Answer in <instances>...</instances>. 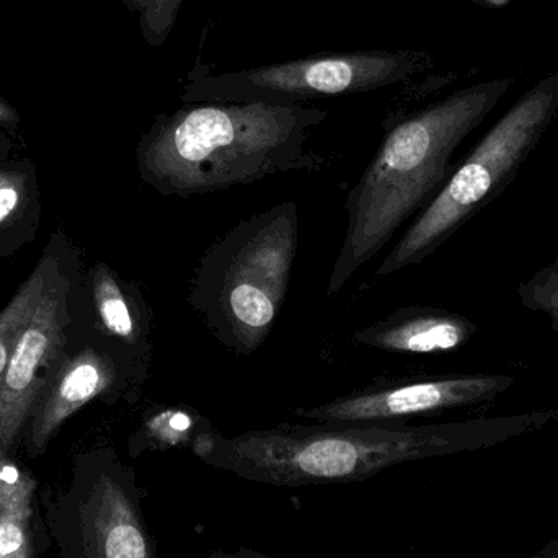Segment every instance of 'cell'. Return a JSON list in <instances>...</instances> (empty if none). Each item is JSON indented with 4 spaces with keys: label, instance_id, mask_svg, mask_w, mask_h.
Returning a JSON list of instances; mask_svg holds the SVG:
<instances>
[{
    "label": "cell",
    "instance_id": "cell-15",
    "mask_svg": "<svg viewBox=\"0 0 558 558\" xmlns=\"http://www.w3.org/2000/svg\"><path fill=\"white\" fill-rule=\"evenodd\" d=\"M518 295L524 307L546 315L558 333V258L523 282Z\"/></svg>",
    "mask_w": 558,
    "mask_h": 558
},
{
    "label": "cell",
    "instance_id": "cell-9",
    "mask_svg": "<svg viewBox=\"0 0 558 558\" xmlns=\"http://www.w3.org/2000/svg\"><path fill=\"white\" fill-rule=\"evenodd\" d=\"M513 384L514 377L504 374L407 380L369 387L322 405L298 409L294 413L299 418L325 425L400 423L412 416L497 399Z\"/></svg>",
    "mask_w": 558,
    "mask_h": 558
},
{
    "label": "cell",
    "instance_id": "cell-4",
    "mask_svg": "<svg viewBox=\"0 0 558 558\" xmlns=\"http://www.w3.org/2000/svg\"><path fill=\"white\" fill-rule=\"evenodd\" d=\"M299 245L291 199L232 226L196 264L189 305L226 350L251 356L264 347L291 284Z\"/></svg>",
    "mask_w": 558,
    "mask_h": 558
},
{
    "label": "cell",
    "instance_id": "cell-8",
    "mask_svg": "<svg viewBox=\"0 0 558 558\" xmlns=\"http://www.w3.org/2000/svg\"><path fill=\"white\" fill-rule=\"evenodd\" d=\"M68 292V278L56 265L0 387V459L12 458L43 389L61 364L69 325Z\"/></svg>",
    "mask_w": 558,
    "mask_h": 558
},
{
    "label": "cell",
    "instance_id": "cell-19",
    "mask_svg": "<svg viewBox=\"0 0 558 558\" xmlns=\"http://www.w3.org/2000/svg\"><path fill=\"white\" fill-rule=\"evenodd\" d=\"M16 120H19L16 111L0 98V123H13Z\"/></svg>",
    "mask_w": 558,
    "mask_h": 558
},
{
    "label": "cell",
    "instance_id": "cell-10",
    "mask_svg": "<svg viewBox=\"0 0 558 558\" xmlns=\"http://www.w3.org/2000/svg\"><path fill=\"white\" fill-rule=\"evenodd\" d=\"M120 377V361L95 348H85L71 360L61 361L26 426L29 454L33 458L43 454L59 428L82 407L110 392Z\"/></svg>",
    "mask_w": 558,
    "mask_h": 558
},
{
    "label": "cell",
    "instance_id": "cell-11",
    "mask_svg": "<svg viewBox=\"0 0 558 558\" xmlns=\"http://www.w3.org/2000/svg\"><path fill=\"white\" fill-rule=\"evenodd\" d=\"M477 325L456 312L436 307H403L387 317L354 331L357 347L373 348L393 354L448 353L468 343Z\"/></svg>",
    "mask_w": 558,
    "mask_h": 558
},
{
    "label": "cell",
    "instance_id": "cell-6",
    "mask_svg": "<svg viewBox=\"0 0 558 558\" xmlns=\"http://www.w3.org/2000/svg\"><path fill=\"white\" fill-rule=\"evenodd\" d=\"M45 513L59 558H156L136 474L117 456L78 462Z\"/></svg>",
    "mask_w": 558,
    "mask_h": 558
},
{
    "label": "cell",
    "instance_id": "cell-13",
    "mask_svg": "<svg viewBox=\"0 0 558 558\" xmlns=\"http://www.w3.org/2000/svg\"><path fill=\"white\" fill-rule=\"evenodd\" d=\"M95 311L108 337L120 341L130 350H144L150 333L147 305L126 291L123 282L107 267L98 265L92 278Z\"/></svg>",
    "mask_w": 558,
    "mask_h": 558
},
{
    "label": "cell",
    "instance_id": "cell-17",
    "mask_svg": "<svg viewBox=\"0 0 558 558\" xmlns=\"http://www.w3.org/2000/svg\"><path fill=\"white\" fill-rule=\"evenodd\" d=\"M25 195L22 173L0 172V225H5L22 209Z\"/></svg>",
    "mask_w": 558,
    "mask_h": 558
},
{
    "label": "cell",
    "instance_id": "cell-5",
    "mask_svg": "<svg viewBox=\"0 0 558 558\" xmlns=\"http://www.w3.org/2000/svg\"><path fill=\"white\" fill-rule=\"evenodd\" d=\"M558 108V75L524 95L454 169L380 262L374 279L422 264L507 189L531 156Z\"/></svg>",
    "mask_w": 558,
    "mask_h": 558
},
{
    "label": "cell",
    "instance_id": "cell-12",
    "mask_svg": "<svg viewBox=\"0 0 558 558\" xmlns=\"http://www.w3.org/2000/svg\"><path fill=\"white\" fill-rule=\"evenodd\" d=\"M46 539L38 481L12 458L0 459V558H38Z\"/></svg>",
    "mask_w": 558,
    "mask_h": 558
},
{
    "label": "cell",
    "instance_id": "cell-16",
    "mask_svg": "<svg viewBox=\"0 0 558 558\" xmlns=\"http://www.w3.org/2000/svg\"><path fill=\"white\" fill-rule=\"evenodd\" d=\"M131 9L141 13V25L147 41L162 43L169 35L182 0H126Z\"/></svg>",
    "mask_w": 558,
    "mask_h": 558
},
{
    "label": "cell",
    "instance_id": "cell-2",
    "mask_svg": "<svg viewBox=\"0 0 558 558\" xmlns=\"http://www.w3.org/2000/svg\"><path fill=\"white\" fill-rule=\"evenodd\" d=\"M510 81L487 82L410 114L387 131L347 196V231L328 277V295L376 258L400 228L448 182L452 154L494 110Z\"/></svg>",
    "mask_w": 558,
    "mask_h": 558
},
{
    "label": "cell",
    "instance_id": "cell-18",
    "mask_svg": "<svg viewBox=\"0 0 558 558\" xmlns=\"http://www.w3.org/2000/svg\"><path fill=\"white\" fill-rule=\"evenodd\" d=\"M205 558H275L260 553V550L251 549V547H241L235 550H213Z\"/></svg>",
    "mask_w": 558,
    "mask_h": 558
},
{
    "label": "cell",
    "instance_id": "cell-1",
    "mask_svg": "<svg viewBox=\"0 0 558 558\" xmlns=\"http://www.w3.org/2000/svg\"><path fill=\"white\" fill-rule=\"evenodd\" d=\"M328 111L308 105L195 101L160 114L141 141L140 172L163 196L206 195L268 177L318 172L308 149Z\"/></svg>",
    "mask_w": 558,
    "mask_h": 558
},
{
    "label": "cell",
    "instance_id": "cell-14",
    "mask_svg": "<svg viewBox=\"0 0 558 558\" xmlns=\"http://www.w3.org/2000/svg\"><path fill=\"white\" fill-rule=\"evenodd\" d=\"M56 265H58L56 258L46 257L20 286L7 307L0 312V387H2L13 350L22 338L23 331L28 327Z\"/></svg>",
    "mask_w": 558,
    "mask_h": 558
},
{
    "label": "cell",
    "instance_id": "cell-3",
    "mask_svg": "<svg viewBox=\"0 0 558 558\" xmlns=\"http://www.w3.org/2000/svg\"><path fill=\"white\" fill-rule=\"evenodd\" d=\"M469 425L403 423L279 425L222 436L206 428L193 436L196 459L245 481L271 487L353 484L403 462L458 449Z\"/></svg>",
    "mask_w": 558,
    "mask_h": 558
},
{
    "label": "cell",
    "instance_id": "cell-7",
    "mask_svg": "<svg viewBox=\"0 0 558 558\" xmlns=\"http://www.w3.org/2000/svg\"><path fill=\"white\" fill-rule=\"evenodd\" d=\"M410 52L350 51L312 56L229 74H190L182 101L305 105L317 98L379 90L412 74Z\"/></svg>",
    "mask_w": 558,
    "mask_h": 558
}]
</instances>
